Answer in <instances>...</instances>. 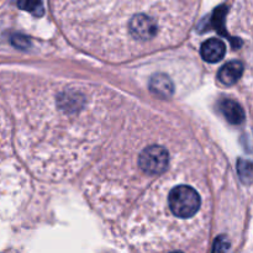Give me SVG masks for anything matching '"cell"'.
Segmentation results:
<instances>
[{
  "label": "cell",
  "instance_id": "10",
  "mask_svg": "<svg viewBox=\"0 0 253 253\" xmlns=\"http://www.w3.org/2000/svg\"><path fill=\"white\" fill-rule=\"evenodd\" d=\"M230 249V242L226 236H219L215 240L212 253H227Z\"/></svg>",
  "mask_w": 253,
  "mask_h": 253
},
{
  "label": "cell",
  "instance_id": "9",
  "mask_svg": "<svg viewBox=\"0 0 253 253\" xmlns=\"http://www.w3.org/2000/svg\"><path fill=\"white\" fill-rule=\"evenodd\" d=\"M17 6L20 9L31 12L35 16H41L43 14L42 0H17Z\"/></svg>",
  "mask_w": 253,
  "mask_h": 253
},
{
  "label": "cell",
  "instance_id": "5",
  "mask_svg": "<svg viewBox=\"0 0 253 253\" xmlns=\"http://www.w3.org/2000/svg\"><path fill=\"white\" fill-rule=\"evenodd\" d=\"M150 90L158 98H170L174 93V84L172 79L163 73L155 74L150 81Z\"/></svg>",
  "mask_w": 253,
  "mask_h": 253
},
{
  "label": "cell",
  "instance_id": "11",
  "mask_svg": "<svg viewBox=\"0 0 253 253\" xmlns=\"http://www.w3.org/2000/svg\"><path fill=\"white\" fill-rule=\"evenodd\" d=\"M172 253H182V252H172Z\"/></svg>",
  "mask_w": 253,
  "mask_h": 253
},
{
  "label": "cell",
  "instance_id": "8",
  "mask_svg": "<svg viewBox=\"0 0 253 253\" xmlns=\"http://www.w3.org/2000/svg\"><path fill=\"white\" fill-rule=\"evenodd\" d=\"M237 172H239L240 179L245 184H251L253 182V162L240 158L237 161Z\"/></svg>",
  "mask_w": 253,
  "mask_h": 253
},
{
  "label": "cell",
  "instance_id": "2",
  "mask_svg": "<svg viewBox=\"0 0 253 253\" xmlns=\"http://www.w3.org/2000/svg\"><path fill=\"white\" fill-rule=\"evenodd\" d=\"M168 163H169V155L167 148L163 146H148L138 157V166L141 169L151 175L162 174L167 169Z\"/></svg>",
  "mask_w": 253,
  "mask_h": 253
},
{
  "label": "cell",
  "instance_id": "6",
  "mask_svg": "<svg viewBox=\"0 0 253 253\" xmlns=\"http://www.w3.org/2000/svg\"><path fill=\"white\" fill-rule=\"evenodd\" d=\"M244 74V64L239 61L227 62L226 64L220 68L219 71V81L225 85H234L235 83L240 81V78Z\"/></svg>",
  "mask_w": 253,
  "mask_h": 253
},
{
  "label": "cell",
  "instance_id": "7",
  "mask_svg": "<svg viewBox=\"0 0 253 253\" xmlns=\"http://www.w3.org/2000/svg\"><path fill=\"white\" fill-rule=\"evenodd\" d=\"M220 110L224 114L226 120L232 125H240L245 121V111L236 101L225 99L220 103Z\"/></svg>",
  "mask_w": 253,
  "mask_h": 253
},
{
  "label": "cell",
  "instance_id": "1",
  "mask_svg": "<svg viewBox=\"0 0 253 253\" xmlns=\"http://www.w3.org/2000/svg\"><path fill=\"white\" fill-rule=\"evenodd\" d=\"M168 205L174 216L188 219L199 211L202 199L194 188L189 185H178L169 193Z\"/></svg>",
  "mask_w": 253,
  "mask_h": 253
},
{
  "label": "cell",
  "instance_id": "3",
  "mask_svg": "<svg viewBox=\"0 0 253 253\" xmlns=\"http://www.w3.org/2000/svg\"><path fill=\"white\" fill-rule=\"evenodd\" d=\"M130 32L135 39L147 41L157 35V21L147 14H137L128 24Z\"/></svg>",
  "mask_w": 253,
  "mask_h": 253
},
{
  "label": "cell",
  "instance_id": "4",
  "mask_svg": "<svg viewBox=\"0 0 253 253\" xmlns=\"http://www.w3.org/2000/svg\"><path fill=\"white\" fill-rule=\"evenodd\" d=\"M226 52V46L224 42L219 39H210L202 44L200 53L204 61L209 63H216L221 61Z\"/></svg>",
  "mask_w": 253,
  "mask_h": 253
}]
</instances>
